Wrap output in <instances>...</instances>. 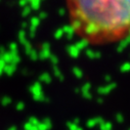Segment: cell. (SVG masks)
<instances>
[{
	"instance_id": "cell-1",
	"label": "cell",
	"mask_w": 130,
	"mask_h": 130,
	"mask_svg": "<svg viewBox=\"0 0 130 130\" xmlns=\"http://www.w3.org/2000/svg\"><path fill=\"white\" fill-rule=\"evenodd\" d=\"M74 34L90 45L130 38V0H66Z\"/></svg>"
}]
</instances>
